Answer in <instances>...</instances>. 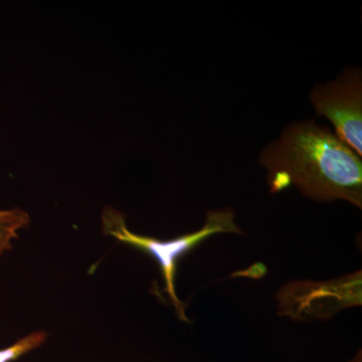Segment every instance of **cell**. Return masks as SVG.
<instances>
[{
	"mask_svg": "<svg viewBox=\"0 0 362 362\" xmlns=\"http://www.w3.org/2000/svg\"><path fill=\"white\" fill-rule=\"evenodd\" d=\"M279 312L295 320L328 318L361 303V273L325 283L296 282L279 294Z\"/></svg>",
	"mask_w": 362,
	"mask_h": 362,
	"instance_id": "4",
	"label": "cell"
},
{
	"mask_svg": "<svg viewBox=\"0 0 362 362\" xmlns=\"http://www.w3.org/2000/svg\"><path fill=\"white\" fill-rule=\"evenodd\" d=\"M30 223V216L23 209H0V258L11 250L13 240L18 238V232L28 228Z\"/></svg>",
	"mask_w": 362,
	"mask_h": 362,
	"instance_id": "5",
	"label": "cell"
},
{
	"mask_svg": "<svg viewBox=\"0 0 362 362\" xmlns=\"http://www.w3.org/2000/svg\"><path fill=\"white\" fill-rule=\"evenodd\" d=\"M47 339L45 331H35L26 337L21 338L11 346L0 349V362H14L21 356L39 349Z\"/></svg>",
	"mask_w": 362,
	"mask_h": 362,
	"instance_id": "6",
	"label": "cell"
},
{
	"mask_svg": "<svg viewBox=\"0 0 362 362\" xmlns=\"http://www.w3.org/2000/svg\"><path fill=\"white\" fill-rule=\"evenodd\" d=\"M235 213L230 209L207 211L206 223L201 230L166 240L154 239L131 232L126 226L123 214L111 207L105 209L102 218L105 233L115 238L119 242L125 243L135 249L146 252L156 259L160 267L162 277L165 283L164 290L168 293L171 303L175 307L180 319L187 322L185 306L175 291L176 266L181 258L211 235L221 233L244 235L239 226L235 225Z\"/></svg>",
	"mask_w": 362,
	"mask_h": 362,
	"instance_id": "2",
	"label": "cell"
},
{
	"mask_svg": "<svg viewBox=\"0 0 362 362\" xmlns=\"http://www.w3.org/2000/svg\"><path fill=\"white\" fill-rule=\"evenodd\" d=\"M272 192L295 185L318 202L362 206V159L335 132L314 121L290 124L259 157Z\"/></svg>",
	"mask_w": 362,
	"mask_h": 362,
	"instance_id": "1",
	"label": "cell"
},
{
	"mask_svg": "<svg viewBox=\"0 0 362 362\" xmlns=\"http://www.w3.org/2000/svg\"><path fill=\"white\" fill-rule=\"evenodd\" d=\"M310 102L318 116L325 117L335 134L362 157V71L352 66L334 80L317 84Z\"/></svg>",
	"mask_w": 362,
	"mask_h": 362,
	"instance_id": "3",
	"label": "cell"
}]
</instances>
